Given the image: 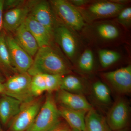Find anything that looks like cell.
Instances as JSON below:
<instances>
[{
  "instance_id": "1",
  "label": "cell",
  "mask_w": 131,
  "mask_h": 131,
  "mask_svg": "<svg viewBox=\"0 0 131 131\" xmlns=\"http://www.w3.org/2000/svg\"><path fill=\"white\" fill-rule=\"evenodd\" d=\"M70 72L63 59L50 46L39 48L27 73L32 77L39 74L63 76Z\"/></svg>"
},
{
  "instance_id": "2",
  "label": "cell",
  "mask_w": 131,
  "mask_h": 131,
  "mask_svg": "<svg viewBox=\"0 0 131 131\" xmlns=\"http://www.w3.org/2000/svg\"><path fill=\"white\" fill-rule=\"evenodd\" d=\"M58 107L52 93L46 95L44 102L27 131H49L60 122Z\"/></svg>"
},
{
  "instance_id": "3",
  "label": "cell",
  "mask_w": 131,
  "mask_h": 131,
  "mask_svg": "<svg viewBox=\"0 0 131 131\" xmlns=\"http://www.w3.org/2000/svg\"><path fill=\"white\" fill-rule=\"evenodd\" d=\"M32 77L27 72L17 73L10 77L3 83V93L18 100L22 103L31 101L34 99L31 91Z\"/></svg>"
},
{
  "instance_id": "4",
  "label": "cell",
  "mask_w": 131,
  "mask_h": 131,
  "mask_svg": "<svg viewBox=\"0 0 131 131\" xmlns=\"http://www.w3.org/2000/svg\"><path fill=\"white\" fill-rule=\"evenodd\" d=\"M41 98L22 103L18 114L9 122L8 131H27L32 124L43 104Z\"/></svg>"
},
{
  "instance_id": "5",
  "label": "cell",
  "mask_w": 131,
  "mask_h": 131,
  "mask_svg": "<svg viewBox=\"0 0 131 131\" xmlns=\"http://www.w3.org/2000/svg\"><path fill=\"white\" fill-rule=\"evenodd\" d=\"M58 16L68 26L75 30H81L85 24L80 12L73 5L64 0L51 1Z\"/></svg>"
},
{
  "instance_id": "6",
  "label": "cell",
  "mask_w": 131,
  "mask_h": 131,
  "mask_svg": "<svg viewBox=\"0 0 131 131\" xmlns=\"http://www.w3.org/2000/svg\"><path fill=\"white\" fill-rule=\"evenodd\" d=\"M130 115L129 103L124 98H119L113 104L106 119L111 130H117L126 128Z\"/></svg>"
},
{
  "instance_id": "7",
  "label": "cell",
  "mask_w": 131,
  "mask_h": 131,
  "mask_svg": "<svg viewBox=\"0 0 131 131\" xmlns=\"http://www.w3.org/2000/svg\"><path fill=\"white\" fill-rule=\"evenodd\" d=\"M6 41L13 64L18 73H27L33 62L32 57L24 50L13 37L6 35Z\"/></svg>"
},
{
  "instance_id": "8",
  "label": "cell",
  "mask_w": 131,
  "mask_h": 131,
  "mask_svg": "<svg viewBox=\"0 0 131 131\" xmlns=\"http://www.w3.org/2000/svg\"><path fill=\"white\" fill-rule=\"evenodd\" d=\"M115 91L121 94L131 92V66L129 65L103 74Z\"/></svg>"
},
{
  "instance_id": "9",
  "label": "cell",
  "mask_w": 131,
  "mask_h": 131,
  "mask_svg": "<svg viewBox=\"0 0 131 131\" xmlns=\"http://www.w3.org/2000/svg\"><path fill=\"white\" fill-rule=\"evenodd\" d=\"M33 2L29 4V14L45 27L52 35L56 26V19L49 3L45 1Z\"/></svg>"
},
{
  "instance_id": "10",
  "label": "cell",
  "mask_w": 131,
  "mask_h": 131,
  "mask_svg": "<svg viewBox=\"0 0 131 131\" xmlns=\"http://www.w3.org/2000/svg\"><path fill=\"white\" fill-rule=\"evenodd\" d=\"M30 13L29 4L7 11L3 15V28L7 32L14 33L24 24Z\"/></svg>"
},
{
  "instance_id": "11",
  "label": "cell",
  "mask_w": 131,
  "mask_h": 131,
  "mask_svg": "<svg viewBox=\"0 0 131 131\" xmlns=\"http://www.w3.org/2000/svg\"><path fill=\"white\" fill-rule=\"evenodd\" d=\"M56 101L61 106L76 110L89 111L92 107L83 95L60 89L57 91Z\"/></svg>"
},
{
  "instance_id": "12",
  "label": "cell",
  "mask_w": 131,
  "mask_h": 131,
  "mask_svg": "<svg viewBox=\"0 0 131 131\" xmlns=\"http://www.w3.org/2000/svg\"><path fill=\"white\" fill-rule=\"evenodd\" d=\"M25 26L34 36L39 48L50 46L52 34L47 28L28 15L24 23Z\"/></svg>"
},
{
  "instance_id": "13",
  "label": "cell",
  "mask_w": 131,
  "mask_h": 131,
  "mask_svg": "<svg viewBox=\"0 0 131 131\" xmlns=\"http://www.w3.org/2000/svg\"><path fill=\"white\" fill-rule=\"evenodd\" d=\"M22 103L20 101L4 94L0 99V120L4 125L9 124L18 114Z\"/></svg>"
},
{
  "instance_id": "14",
  "label": "cell",
  "mask_w": 131,
  "mask_h": 131,
  "mask_svg": "<svg viewBox=\"0 0 131 131\" xmlns=\"http://www.w3.org/2000/svg\"><path fill=\"white\" fill-rule=\"evenodd\" d=\"M16 42L31 57L34 56L39 47L37 40L24 23L14 33Z\"/></svg>"
},
{
  "instance_id": "15",
  "label": "cell",
  "mask_w": 131,
  "mask_h": 131,
  "mask_svg": "<svg viewBox=\"0 0 131 131\" xmlns=\"http://www.w3.org/2000/svg\"><path fill=\"white\" fill-rule=\"evenodd\" d=\"M54 33L57 43L68 57L71 58L75 53L76 43L73 34L66 27L60 26L56 27Z\"/></svg>"
},
{
  "instance_id": "16",
  "label": "cell",
  "mask_w": 131,
  "mask_h": 131,
  "mask_svg": "<svg viewBox=\"0 0 131 131\" xmlns=\"http://www.w3.org/2000/svg\"><path fill=\"white\" fill-rule=\"evenodd\" d=\"M61 117L71 129L81 131L85 129V117L88 111L69 109L60 106L58 107Z\"/></svg>"
},
{
  "instance_id": "17",
  "label": "cell",
  "mask_w": 131,
  "mask_h": 131,
  "mask_svg": "<svg viewBox=\"0 0 131 131\" xmlns=\"http://www.w3.org/2000/svg\"><path fill=\"white\" fill-rule=\"evenodd\" d=\"M120 3L100 2L94 3L89 8V11L94 15L100 17L113 16L118 13L124 8Z\"/></svg>"
},
{
  "instance_id": "18",
  "label": "cell",
  "mask_w": 131,
  "mask_h": 131,
  "mask_svg": "<svg viewBox=\"0 0 131 131\" xmlns=\"http://www.w3.org/2000/svg\"><path fill=\"white\" fill-rule=\"evenodd\" d=\"M84 131H112L106 118L93 108L87 112L85 117Z\"/></svg>"
},
{
  "instance_id": "19",
  "label": "cell",
  "mask_w": 131,
  "mask_h": 131,
  "mask_svg": "<svg viewBox=\"0 0 131 131\" xmlns=\"http://www.w3.org/2000/svg\"><path fill=\"white\" fill-rule=\"evenodd\" d=\"M4 31L0 33V68L6 73H18L12 62Z\"/></svg>"
},
{
  "instance_id": "20",
  "label": "cell",
  "mask_w": 131,
  "mask_h": 131,
  "mask_svg": "<svg viewBox=\"0 0 131 131\" xmlns=\"http://www.w3.org/2000/svg\"><path fill=\"white\" fill-rule=\"evenodd\" d=\"M60 89L82 95L85 91V87L81 81L78 78L73 75L63 76Z\"/></svg>"
},
{
  "instance_id": "21",
  "label": "cell",
  "mask_w": 131,
  "mask_h": 131,
  "mask_svg": "<svg viewBox=\"0 0 131 131\" xmlns=\"http://www.w3.org/2000/svg\"><path fill=\"white\" fill-rule=\"evenodd\" d=\"M95 98L102 104H109L111 101V91L107 85L102 82L97 81L94 83L92 87Z\"/></svg>"
},
{
  "instance_id": "22",
  "label": "cell",
  "mask_w": 131,
  "mask_h": 131,
  "mask_svg": "<svg viewBox=\"0 0 131 131\" xmlns=\"http://www.w3.org/2000/svg\"><path fill=\"white\" fill-rule=\"evenodd\" d=\"M31 93L34 98L38 97L46 91V85L43 74L33 76L31 81Z\"/></svg>"
},
{
  "instance_id": "23",
  "label": "cell",
  "mask_w": 131,
  "mask_h": 131,
  "mask_svg": "<svg viewBox=\"0 0 131 131\" xmlns=\"http://www.w3.org/2000/svg\"><path fill=\"white\" fill-rule=\"evenodd\" d=\"M101 65L104 68H107L118 61L121 57L119 53L113 51L100 50L98 52Z\"/></svg>"
},
{
  "instance_id": "24",
  "label": "cell",
  "mask_w": 131,
  "mask_h": 131,
  "mask_svg": "<svg viewBox=\"0 0 131 131\" xmlns=\"http://www.w3.org/2000/svg\"><path fill=\"white\" fill-rule=\"evenodd\" d=\"M94 59L93 52L89 49L85 50L78 61V66L81 70L85 72L91 71L93 68Z\"/></svg>"
},
{
  "instance_id": "25",
  "label": "cell",
  "mask_w": 131,
  "mask_h": 131,
  "mask_svg": "<svg viewBox=\"0 0 131 131\" xmlns=\"http://www.w3.org/2000/svg\"><path fill=\"white\" fill-rule=\"evenodd\" d=\"M43 74L46 85V91L52 93L60 89L62 78L63 76Z\"/></svg>"
},
{
  "instance_id": "26",
  "label": "cell",
  "mask_w": 131,
  "mask_h": 131,
  "mask_svg": "<svg viewBox=\"0 0 131 131\" xmlns=\"http://www.w3.org/2000/svg\"><path fill=\"white\" fill-rule=\"evenodd\" d=\"M97 31L101 37L107 40L116 38L119 34V31L115 27L108 24H102L98 26Z\"/></svg>"
},
{
  "instance_id": "27",
  "label": "cell",
  "mask_w": 131,
  "mask_h": 131,
  "mask_svg": "<svg viewBox=\"0 0 131 131\" xmlns=\"http://www.w3.org/2000/svg\"><path fill=\"white\" fill-rule=\"evenodd\" d=\"M25 2L21 0H6L3 2V11H8L24 5Z\"/></svg>"
},
{
  "instance_id": "28",
  "label": "cell",
  "mask_w": 131,
  "mask_h": 131,
  "mask_svg": "<svg viewBox=\"0 0 131 131\" xmlns=\"http://www.w3.org/2000/svg\"><path fill=\"white\" fill-rule=\"evenodd\" d=\"M118 19L122 21H130L131 19V8H125L120 12Z\"/></svg>"
},
{
  "instance_id": "29",
  "label": "cell",
  "mask_w": 131,
  "mask_h": 131,
  "mask_svg": "<svg viewBox=\"0 0 131 131\" xmlns=\"http://www.w3.org/2000/svg\"><path fill=\"white\" fill-rule=\"evenodd\" d=\"M71 128L66 122H59L49 131H71Z\"/></svg>"
},
{
  "instance_id": "30",
  "label": "cell",
  "mask_w": 131,
  "mask_h": 131,
  "mask_svg": "<svg viewBox=\"0 0 131 131\" xmlns=\"http://www.w3.org/2000/svg\"><path fill=\"white\" fill-rule=\"evenodd\" d=\"M3 2L4 1L0 0V33L2 31L3 21Z\"/></svg>"
},
{
  "instance_id": "31",
  "label": "cell",
  "mask_w": 131,
  "mask_h": 131,
  "mask_svg": "<svg viewBox=\"0 0 131 131\" xmlns=\"http://www.w3.org/2000/svg\"><path fill=\"white\" fill-rule=\"evenodd\" d=\"M72 2L74 3V4L78 6H81L84 5L87 2V1H83V0H80V1H72Z\"/></svg>"
},
{
  "instance_id": "32",
  "label": "cell",
  "mask_w": 131,
  "mask_h": 131,
  "mask_svg": "<svg viewBox=\"0 0 131 131\" xmlns=\"http://www.w3.org/2000/svg\"><path fill=\"white\" fill-rule=\"evenodd\" d=\"M4 90V86L3 83L0 82V93H3Z\"/></svg>"
},
{
  "instance_id": "33",
  "label": "cell",
  "mask_w": 131,
  "mask_h": 131,
  "mask_svg": "<svg viewBox=\"0 0 131 131\" xmlns=\"http://www.w3.org/2000/svg\"><path fill=\"white\" fill-rule=\"evenodd\" d=\"M4 80V78H3V77L0 74V82H3Z\"/></svg>"
},
{
  "instance_id": "34",
  "label": "cell",
  "mask_w": 131,
  "mask_h": 131,
  "mask_svg": "<svg viewBox=\"0 0 131 131\" xmlns=\"http://www.w3.org/2000/svg\"><path fill=\"white\" fill-rule=\"evenodd\" d=\"M114 131H127V128H125V129H121V130H117Z\"/></svg>"
},
{
  "instance_id": "35",
  "label": "cell",
  "mask_w": 131,
  "mask_h": 131,
  "mask_svg": "<svg viewBox=\"0 0 131 131\" xmlns=\"http://www.w3.org/2000/svg\"><path fill=\"white\" fill-rule=\"evenodd\" d=\"M71 131H81L75 129H71Z\"/></svg>"
},
{
  "instance_id": "36",
  "label": "cell",
  "mask_w": 131,
  "mask_h": 131,
  "mask_svg": "<svg viewBox=\"0 0 131 131\" xmlns=\"http://www.w3.org/2000/svg\"><path fill=\"white\" fill-rule=\"evenodd\" d=\"M0 131H2V130L1 129V127H0Z\"/></svg>"
}]
</instances>
